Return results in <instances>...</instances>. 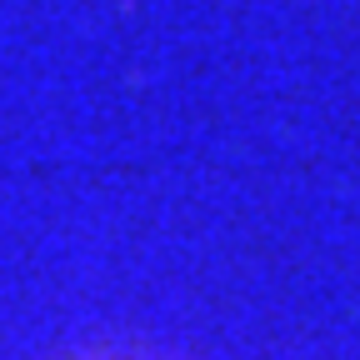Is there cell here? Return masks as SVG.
Instances as JSON below:
<instances>
[{"label":"cell","instance_id":"obj_1","mask_svg":"<svg viewBox=\"0 0 360 360\" xmlns=\"http://www.w3.org/2000/svg\"><path fill=\"white\" fill-rule=\"evenodd\" d=\"M75 360H130V355H75Z\"/></svg>","mask_w":360,"mask_h":360}]
</instances>
